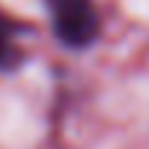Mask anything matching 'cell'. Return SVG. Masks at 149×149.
<instances>
[{
  "label": "cell",
  "instance_id": "cell-1",
  "mask_svg": "<svg viewBox=\"0 0 149 149\" xmlns=\"http://www.w3.org/2000/svg\"><path fill=\"white\" fill-rule=\"evenodd\" d=\"M50 24L61 44L88 47L100 35V12L94 0H47Z\"/></svg>",
  "mask_w": 149,
  "mask_h": 149
},
{
  "label": "cell",
  "instance_id": "cell-2",
  "mask_svg": "<svg viewBox=\"0 0 149 149\" xmlns=\"http://www.w3.org/2000/svg\"><path fill=\"white\" fill-rule=\"evenodd\" d=\"M18 61V26L0 12V67Z\"/></svg>",
  "mask_w": 149,
  "mask_h": 149
}]
</instances>
